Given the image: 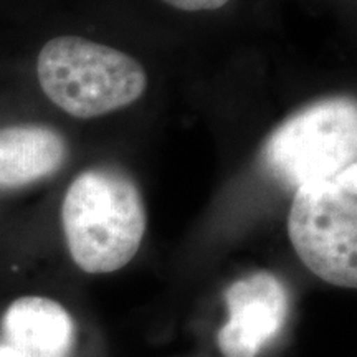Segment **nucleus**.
<instances>
[{"mask_svg":"<svg viewBox=\"0 0 357 357\" xmlns=\"http://www.w3.org/2000/svg\"><path fill=\"white\" fill-rule=\"evenodd\" d=\"M73 261L86 273H113L141 247L147 215L131 177L116 169H89L66 190L61 207Z\"/></svg>","mask_w":357,"mask_h":357,"instance_id":"nucleus-1","label":"nucleus"},{"mask_svg":"<svg viewBox=\"0 0 357 357\" xmlns=\"http://www.w3.org/2000/svg\"><path fill=\"white\" fill-rule=\"evenodd\" d=\"M43 93L75 118L89 119L126 108L147 86V75L126 53L77 35L45 43L37 61Z\"/></svg>","mask_w":357,"mask_h":357,"instance_id":"nucleus-2","label":"nucleus"},{"mask_svg":"<svg viewBox=\"0 0 357 357\" xmlns=\"http://www.w3.org/2000/svg\"><path fill=\"white\" fill-rule=\"evenodd\" d=\"M288 235L301 261L334 287H357V164L298 187Z\"/></svg>","mask_w":357,"mask_h":357,"instance_id":"nucleus-3","label":"nucleus"},{"mask_svg":"<svg viewBox=\"0 0 357 357\" xmlns=\"http://www.w3.org/2000/svg\"><path fill=\"white\" fill-rule=\"evenodd\" d=\"M357 158V106L329 98L289 116L263 146V162L281 184L298 187L329 181Z\"/></svg>","mask_w":357,"mask_h":357,"instance_id":"nucleus-4","label":"nucleus"},{"mask_svg":"<svg viewBox=\"0 0 357 357\" xmlns=\"http://www.w3.org/2000/svg\"><path fill=\"white\" fill-rule=\"evenodd\" d=\"M229 321L217 334L225 357H257L284 328L289 298L284 284L270 271L236 280L225 291Z\"/></svg>","mask_w":357,"mask_h":357,"instance_id":"nucleus-5","label":"nucleus"},{"mask_svg":"<svg viewBox=\"0 0 357 357\" xmlns=\"http://www.w3.org/2000/svg\"><path fill=\"white\" fill-rule=\"evenodd\" d=\"M3 341L45 357H71L75 321L60 303L42 296L19 298L2 319Z\"/></svg>","mask_w":357,"mask_h":357,"instance_id":"nucleus-6","label":"nucleus"},{"mask_svg":"<svg viewBox=\"0 0 357 357\" xmlns=\"http://www.w3.org/2000/svg\"><path fill=\"white\" fill-rule=\"evenodd\" d=\"M68 147L60 132L24 124L0 129V187L19 189L58 172Z\"/></svg>","mask_w":357,"mask_h":357,"instance_id":"nucleus-7","label":"nucleus"},{"mask_svg":"<svg viewBox=\"0 0 357 357\" xmlns=\"http://www.w3.org/2000/svg\"><path fill=\"white\" fill-rule=\"evenodd\" d=\"M162 2L184 12H211L225 7L230 0H162Z\"/></svg>","mask_w":357,"mask_h":357,"instance_id":"nucleus-8","label":"nucleus"},{"mask_svg":"<svg viewBox=\"0 0 357 357\" xmlns=\"http://www.w3.org/2000/svg\"><path fill=\"white\" fill-rule=\"evenodd\" d=\"M0 357H45L40 354H35V352L25 351L22 347L12 346L6 341H0Z\"/></svg>","mask_w":357,"mask_h":357,"instance_id":"nucleus-9","label":"nucleus"}]
</instances>
